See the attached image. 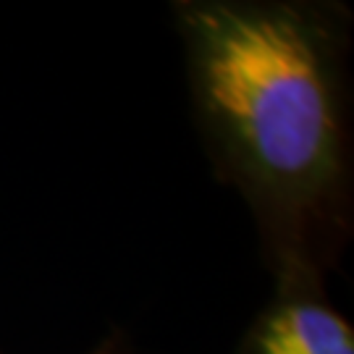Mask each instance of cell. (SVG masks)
I'll use <instances>...</instances> for the list:
<instances>
[{"label":"cell","mask_w":354,"mask_h":354,"mask_svg":"<svg viewBox=\"0 0 354 354\" xmlns=\"http://www.w3.org/2000/svg\"><path fill=\"white\" fill-rule=\"evenodd\" d=\"M127 349H129V344L121 339V333H111L95 352H89V354H127Z\"/></svg>","instance_id":"3"},{"label":"cell","mask_w":354,"mask_h":354,"mask_svg":"<svg viewBox=\"0 0 354 354\" xmlns=\"http://www.w3.org/2000/svg\"><path fill=\"white\" fill-rule=\"evenodd\" d=\"M194 121L250 205L276 289H326L354 228L352 13L333 0H178Z\"/></svg>","instance_id":"1"},{"label":"cell","mask_w":354,"mask_h":354,"mask_svg":"<svg viewBox=\"0 0 354 354\" xmlns=\"http://www.w3.org/2000/svg\"><path fill=\"white\" fill-rule=\"evenodd\" d=\"M236 354H354V330L330 307L326 289H276Z\"/></svg>","instance_id":"2"}]
</instances>
